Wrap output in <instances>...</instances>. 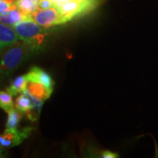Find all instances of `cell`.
Masks as SVG:
<instances>
[{
    "mask_svg": "<svg viewBox=\"0 0 158 158\" xmlns=\"http://www.w3.org/2000/svg\"><path fill=\"white\" fill-rule=\"evenodd\" d=\"M34 51L30 45L24 42L8 47L0 59V75L2 77L10 76Z\"/></svg>",
    "mask_w": 158,
    "mask_h": 158,
    "instance_id": "6da1fadb",
    "label": "cell"
},
{
    "mask_svg": "<svg viewBox=\"0 0 158 158\" xmlns=\"http://www.w3.org/2000/svg\"><path fill=\"white\" fill-rule=\"evenodd\" d=\"M19 39L30 45L34 51H38L45 40V33L39 24L35 22L31 15L13 26Z\"/></svg>",
    "mask_w": 158,
    "mask_h": 158,
    "instance_id": "7a4b0ae2",
    "label": "cell"
},
{
    "mask_svg": "<svg viewBox=\"0 0 158 158\" xmlns=\"http://www.w3.org/2000/svg\"><path fill=\"white\" fill-rule=\"evenodd\" d=\"M31 17L37 24L43 28H48L64 23L59 7H57L46 10L38 9L31 15Z\"/></svg>",
    "mask_w": 158,
    "mask_h": 158,
    "instance_id": "3957f363",
    "label": "cell"
},
{
    "mask_svg": "<svg viewBox=\"0 0 158 158\" xmlns=\"http://www.w3.org/2000/svg\"><path fill=\"white\" fill-rule=\"evenodd\" d=\"M94 0H86V1H73L68 2L59 6V9L63 18L64 23L70 21L73 18L80 13H86V10L92 9Z\"/></svg>",
    "mask_w": 158,
    "mask_h": 158,
    "instance_id": "277c9868",
    "label": "cell"
},
{
    "mask_svg": "<svg viewBox=\"0 0 158 158\" xmlns=\"http://www.w3.org/2000/svg\"><path fill=\"white\" fill-rule=\"evenodd\" d=\"M32 128L25 127L22 130L6 129L2 135H0V146L4 148H11L19 145L31 133Z\"/></svg>",
    "mask_w": 158,
    "mask_h": 158,
    "instance_id": "5b68a950",
    "label": "cell"
},
{
    "mask_svg": "<svg viewBox=\"0 0 158 158\" xmlns=\"http://www.w3.org/2000/svg\"><path fill=\"white\" fill-rule=\"evenodd\" d=\"M19 40L13 27L0 23V51L18 43Z\"/></svg>",
    "mask_w": 158,
    "mask_h": 158,
    "instance_id": "8992f818",
    "label": "cell"
},
{
    "mask_svg": "<svg viewBox=\"0 0 158 158\" xmlns=\"http://www.w3.org/2000/svg\"><path fill=\"white\" fill-rule=\"evenodd\" d=\"M26 89L29 91L31 95L40 99L43 101L49 98V97L52 93V91L48 89V88L45 87L44 85L35 80V79L27 78V84Z\"/></svg>",
    "mask_w": 158,
    "mask_h": 158,
    "instance_id": "52a82bcc",
    "label": "cell"
},
{
    "mask_svg": "<svg viewBox=\"0 0 158 158\" xmlns=\"http://www.w3.org/2000/svg\"><path fill=\"white\" fill-rule=\"evenodd\" d=\"M26 75H27V78L35 79L44 85L48 89L53 91V87L54 85V81L50 75L43 69L37 68V67H33L29 71L28 73Z\"/></svg>",
    "mask_w": 158,
    "mask_h": 158,
    "instance_id": "ba28073f",
    "label": "cell"
},
{
    "mask_svg": "<svg viewBox=\"0 0 158 158\" xmlns=\"http://www.w3.org/2000/svg\"><path fill=\"white\" fill-rule=\"evenodd\" d=\"M29 16L30 15L23 14L19 9L15 8L4 14L0 15V23L13 27V25L16 24L17 23L27 19Z\"/></svg>",
    "mask_w": 158,
    "mask_h": 158,
    "instance_id": "9c48e42d",
    "label": "cell"
},
{
    "mask_svg": "<svg viewBox=\"0 0 158 158\" xmlns=\"http://www.w3.org/2000/svg\"><path fill=\"white\" fill-rule=\"evenodd\" d=\"M27 77L24 76H19L12 81L9 87L7 88V91L13 96H15L22 92L27 87Z\"/></svg>",
    "mask_w": 158,
    "mask_h": 158,
    "instance_id": "30bf717a",
    "label": "cell"
},
{
    "mask_svg": "<svg viewBox=\"0 0 158 158\" xmlns=\"http://www.w3.org/2000/svg\"><path fill=\"white\" fill-rule=\"evenodd\" d=\"M14 4L20 11L27 15H31L38 10L37 3L31 0H15Z\"/></svg>",
    "mask_w": 158,
    "mask_h": 158,
    "instance_id": "8fae6325",
    "label": "cell"
},
{
    "mask_svg": "<svg viewBox=\"0 0 158 158\" xmlns=\"http://www.w3.org/2000/svg\"><path fill=\"white\" fill-rule=\"evenodd\" d=\"M7 123H6V129H17L20 120L21 118V113L16 108H13L7 112Z\"/></svg>",
    "mask_w": 158,
    "mask_h": 158,
    "instance_id": "7c38bea8",
    "label": "cell"
},
{
    "mask_svg": "<svg viewBox=\"0 0 158 158\" xmlns=\"http://www.w3.org/2000/svg\"><path fill=\"white\" fill-rule=\"evenodd\" d=\"M0 108L7 113L14 108L13 95L7 91H0Z\"/></svg>",
    "mask_w": 158,
    "mask_h": 158,
    "instance_id": "4fadbf2b",
    "label": "cell"
},
{
    "mask_svg": "<svg viewBox=\"0 0 158 158\" xmlns=\"http://www.w3.org/2000/svg\"><path fill=\"white\" fill-rule=\"evenodd\" d=\"M15 107L21 114H27L31 109V102L28 97L22 94L15 100Z\"/></svg>",
    "mask_w": 158,
    "mask_h": 158,
    "instance_id": "5bb4252c",
    "label": "cell"
},
{
    "mask_svg": "<svg viewBox=\"0 0 158 158\" xmlns=\"http://www.w3.org/2000/svg\"><path fill=\"white\" fill-rule=\"evenodd\" d=\"M17 8L13 0H0V15Z\"/></svg>",
    "mask_w": 158,
    "mask_h": 158,
    "instance_id": "9a60e30c",
    "label": "cell"
},
{
    "mask_svg": "<svg viewBox=\"0 0 158 158\" xmlns=\"http://www.w3.org/2000/svg\"><path fill=\"white\" fill-rule=\"evenodd\" d=\"M37 7H38V9L46 10L53 7H56V6L51 0H38Z\"/></svg>",
    "mask_w": 158,
    "mask_h": 158,
    "instance_id": "2e32d148",
    "label": "cell"
},
{
    "mask_svg": "<svg viewBox=\"0 0 158 158\" xmlns=\"http://www.w3.org/2000/svg\"><path fill=\"white\" fill-rule=\"evenodd\" d=\"M102 157H109V158H111V157H116V156L115 154L110 152H105L102 154Z\"/></svg>",
    "mask_w": 158,
    "mask_h": 158,
    "instance_id": "e0dca14e",
    "label": "cell"
},
{
    "mask_svg": "<svg viewBox=\"0 0 158 158\" xmlns=\"http://www.w3.org/2000/svg\"><path fill=\"white\" fill-rule=\"evenodd\" d=\"M4 157V154H3L2 149L1 147H0V157Z\"/></svg>",
    "mask_w": 158,
    "mask_h": 158,
    "instance_id": "ac0fdd59",
    "label": "cell"
},
{
    "mask_svg": "<svg viewBox=\"0 0 158 158\" xmlns=\"http://www.w3.org/2000/svg\"><path fill=\"white\" fill-rule=\"evenodd\" d=\"M31 1L34 2H35V3H37V2H38V0H31Z\"/></svg>",
    "mask_w": 158,
    "mask_h": 158,
    "instance_id": "d6986e66",
    "label": "cell"
}]
</instances>
